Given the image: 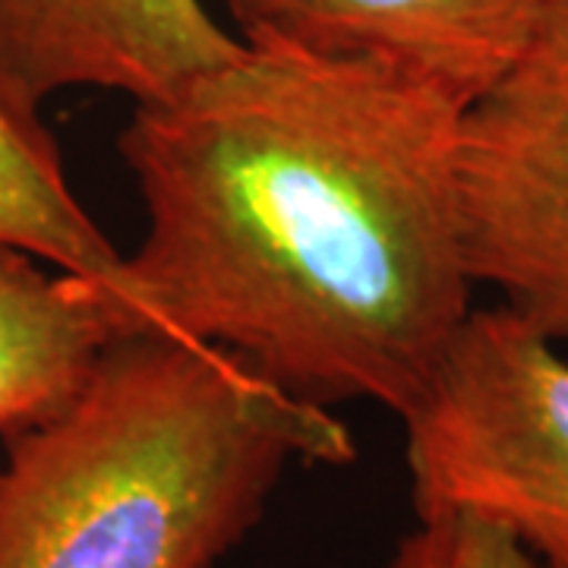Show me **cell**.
I'll use <instances>...</instances> for the list:
<instances>
[{
  "label": "cell",
  "mask_w": 568,
  "mask_h": 568,
  "mask_svg": "<svg viewBox=\"0 0 568 568\" xmlns=\"http://www.w3.org/2000/svg\"><path fill=\"white\" fill-rule=\"evenodd\" d=\"M465 104L395 67L275 39L136 102L118 152L149 332L234 354L304 405L398 417L474 310Z\"/></svg>",
  "instance_id": "cell-1"
},
{
  "label": "cell",
  "mask_w": 568,
  "mask_h": 568,
  "mask_svg": "<svg viewBox=\"0 0 568 568\" xmlns=\"http://www.w3.org/2000/svg\"><path fill=\"white\" fill-rule=\"evenodd\" d=\"M332 410L222 347L130 332L80 398L7 439L0 568H219L297 465H351Z\"/></svg>",
  "instance_id": "cell-2"
},
{
  "label": "cell",
  "mask_w": 568,
  "mask_h": 568,
  "mask_svg": "<svg viewBox=\"0 0 568 568\" xmlns=\"http://www.w3.org/2000/svg\"><path fill=\"white\" fill-rule=\"evenodd\" d=\"M402 424L417 518H474L568 568V361L549 335L470 310Z\"/></svg>",
  "instance_id": "cell-3"
},
{
  "label": "cell",
  "mask_w": 568,
  "mask_h": 568,
  "mask_svg": "<svg viewBox=\"0 0 568 568\" xmlns=\"http://www.w3.org/2000/svg\"><path fill=\"white\" fill-rule=\"evenodd\" d=\"M458 203L474 282L568 345V0L462 111Z\"/></svg>",
  "instance_id": "cell-4"
},
{
  "label": "cell",
  "mask_w": 568,
  "mask_h": 568,
  "mask_svg": "<svg viewBox=\"0 0 568 568\" xmlns=\"http://www.w3.org/2000/svg\"><path fill=\"white\" fill-rule=\"evenodd\" d=\"M559 0H227L241 39L395 67L467 104L506 77Z\"/></svg>",
  "instance_id": "cell-5"
},
{
  "label": "cell",
  "mask_w": 568,
  "mask_h": 568,
  "mask_svg": "<svg viewBox=\"0 0 568 568\" xmlns=\"http://www.w3.org/2000/svg\"><path fill=\"white\" fill-rule=\"evenodd\" d=\"M241 44L203 0H0V63L41 104L70 89L155 102Z\"/></svg>",
  "instance_id": "cell-6"
},
{
  "label": "cell",
  "mask_w": 568,
  "mask_h": 568,
  "mask_svg": "<svg viewBox=\"0 0 568 568\" xmlns=\"http://www.w3.org/2000/svg\"><path fill=\"white\" fill-rule=\"evenodd\" d=\"M130 332L142 328L114 291L0 241V436L63 414Z\"/></svg>",
  "instance_id": "cell-7"
},
{
  "label": "cell",
  "mask_w": 568,
  "mask_h": 568,
  "mask_svg": "<svg viewBox=\"0 0 568 568\" xmlns=\"http://www.w3.org/2000/svg\"><path fill=\"white\" fill-rule=\"evenodd\" d=\"M0 241L114 291L145 332L126 256L77 196L41 102L0 63Z\"/></svg>",
  "instance_id": "cell-8"
},
{
  "label": "cell",
  "mask_w": 568,
  "mask_h": 568,
  "mask_svg": "<svg viewBox=\"0 0 568 568\" xmlns=\"http://www.w3.org/2000/svg\"><path fill=\"white\" fill-rule=\"evenodd\" d=\"M386 568H537L503 530L474 518H417L398 540Z\"/></svg>",
  "instance_id": "cell-9"
}]
</instances>
